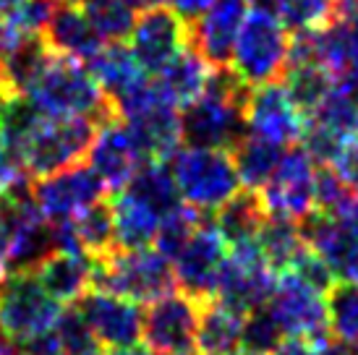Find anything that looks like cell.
<instances>
[{
  "mask_svg": "<svg viewBox=\"0 0 358 355\" xmlns=\"http://www.w3.org/2000/svg\"><path fill=\"white\" fill-rule=\"evenodd\" d=\"M299 227L303 243L327 261L338 282L358 285V217H327L311 212Z\"/></svg>",
  "mask_w": 358,
  "mask_h": 355,
  "instance_id": "18",
  "label": "cell"
},
{
  "mask_svg": "<svg viewBox=\"0 0 358 355\" xmlns=\"http://www.w3.org/2000/svg\"><path fill=\"white\" fill-rule=\"evenodd\" d=\"M317 60L335 81L358 73V16L332 19L324 29H317Z\"/></svg>",
  "mask_w": 358,
  "mask_h": 355,
  "instance_id": "26",
  "label": "cell"
},
{
  "mask_svg": "<svg viewBox=\"0 0 358 355\" xmlns=\"http://www.w3.org/2000/svg\"><path fill=\"white\" fill-rule=\"evenodd\" d=\"M63 306L48 296L34 272H13L0 282V335L13 350L58 324Z\"/></svg>",
  "mask_w": 358,
  "mask_h": 355,
  "instance_id": "7",
  "label": "cell"
},
{
  "mask_svg": "<svg viewBox=\"0 0 358 355\" xmlns=\"http://www.w3.org/2000/svg\"><path fill=\"white\" fill-rule=\"evenodd\" d=\"M230 154H233V162L238 170L241 186L246 191H262L269 183V178L275 175L285 149L272 144V141L246 133Z\"/></svg>",
  "mask_w": 358,
  "mask_h": 355,
  "instance_id": "30",
  "label": "cell"
},
{
  "mask_svg": "<svg viewBox=\"0 0 358 355\" xmlns=\"http://www.w3.org/2000/svg\"><path fill=\"white\" fill-rule=\"evenodd\" d=\"M42 40L55 55L73 58L79 63H90L105 45L97 29L92 27V21L87 19L79 0L60 3L58 8L52 10L50 21L42 31Z\"/></svg>",
  "mask_w": 358,
  "mask_h": 355,
  "instance_id": "21",
  "label": "cell"
},
{
  "mask_svg": "<svg viewBox=\"0 0 358 355\" xmlns=\"http://www.w3.org/2000/svg\"><path fill=\"white\" fill-rule=\"evenodd\" d=\"M102 42H126L136 24V8L129 0H79Z\"/></svg>",
  "mask_w": 358,
  "mask_h": 355,
  "instance_id": "37",
  "label": "cell"
},
{
  "mask_svg": "<svg viewBox=\"0 0 358 355\" xmlns=\"http://www.w3.org/2000/svg\"><path fill=\"white\" fill-rule=\"evenodd\" d=\"M0 355H16V350H13V345H10L6 337L0 335Z\"/></svg>",
  "mask_w": 358,
  "mask_h": 355,
  "instance_id": "56",
  "label": "cell"
},
{
  "mask_svg": "<svg viewBox=\"0 0 358 355\" xmlns=\"http://www.w3.org/2000/svg\"><path fill=\"white\" fill-rule=\"evenodd\" d=\"M144 162L147 157L123 120L110 115L97 123L92 147L87 152V165L97 173L108 191H123Z\"/></svg>",
  "mask_w": 358,
  "mask_h": 355,
  "instance_id": "17",
  "label": "cell"
},
{
  "mask_svg": "<svg viewBox=\"0 0 358 355\" xmlns=\"http://www.w3.org/2000/svg\"><path fill=\"white\" fill-rule=\"evenodd\" d=\"M97 131L92 118H48L42 115L21 149V165L29 178H48L84 162Z\"/></svg>",
  "mask_w": 358,
  "mask_h": 355,
  "instance_id": "8",
  "label": "cell"
},
{
  "mask_svg": "<svg viewBox=\"0 0 358 355\" xmlns=\"http://www.w3.org/2000/svg\"><path fill=\"white\" fill-rule=\"evenodd\" d=\"M134 8H141V10H147V8H157V6H162V3H168V0H129Z\"/></svg>",
  "mask_w": 358,
  "mask_h": 355,
  "instance_id": "54",
  "label": "cell"
},
{
  "mask_svg": "<svg viewBox=\"0 0 358 355\" xmlns=\"http://www.w3.org/2000/svg\"><path fill=\"white\" fill-rule=\"evenodd\" d=\"M327 168L335 170V173L358 194V136L348 138V141L340 147V152L335 154V159H332V165H327Z\"/></svg>",
  "mask_w": 358,
  "mask_h": 355,
  "instance_id": "46",
  "label": "cell"
},
{
  "mask_svg": "<svg viewBox=\"0 0 358 355\" xmlns=\"http://www.w3.org/2000/svg\"><path fill=\"white\" fill-rule=\"evenodd\" d=\"M170 170L176 178L180 201L199 209L204 215L217 212L220 207H225L230 198L243 191L233 154L225 149H178L170 157Z\"/></svg>",
  "mask_w": 358,
  "mask_h": 355,
  "instance_id": "6",
  "label": "cell"
},
{
  "mask_svg": "<svg viewBox=\"0 0 358 355\" xmlns=\"http://www.w3.org/2000/svg\"><path fill=\"white\" fill-rule=\"evenodd\" d=\"M306 115L288 94L285 84L272 81L249 89L246 94V133L272 141L282 149L296 147L303 138Z\"/></svg>",
  "mask_w": 358,
  "mask_h": 355,
  "instance_id": "15",
  "label": "cell"
},
{
  "mask_svg": "<svg viewBox=\"0 0 358 355\" xmlns=\"http://www.w3.org/2000/svg\"><path fill=\"white\" fill-rule=\"evenodd\" d=\"M267 308L278 319L285 337L306 340L311 345H319L324 337H329L324 293L306 285L293 272H280L278 275Z\"/></svg>",
  "mask_w": 358,
  "mask_h": 355,
  "instance_id": "11",
  "label": "cell"
},
{
  "mask_svg": "<svg viewBox=\"0 0 358 355\" xmlns=\"http://www.w3.org/2000/svg\"><path fill=\"white\" fill-rule=\"evenodd\" d=\"M290 42V31L275 13L251 6L236 37L228 68L246 89L280 81L288 68Z\"/></svg>",
  "mask_w": 358,
  "mask_h": 355,
  "instance_id": "5",
  "label": "cell"
},
{
  "mask_svg": "<svg viewBox=\"0 0 358 355\" xmlns=\"http://www.w3.org/2000/svg\"><path fill=\"white\" fill-rule=\"evenodd\" d=\"M58 3H76V0H58Z\"/></svg>",
  "mask_w": 358,
  "mask_h": 355,
  "instance_id": "57",
  "label": "cell"
},
{
  "mask_svg": "<svg viewBox=\"0 0 358 355\" xmlns=\"http://www.w3.org/2000/svg\"><path fill=\"white\" fill-rule=\"evenodd\" d=\"M257 246L264 261L280 275V272H288L293 266V261L301 256L306 243H303L299 222L285 217H267L257 233Z\"/></svg>",
  "mask_w": 358,
  "mask_h": 355,
  "instance_id": "32",
  "label": "cell"
},
{
  "mask_svg": "<svg viewBox=\"0 0 358 355\" xmlns=\"http://www.w3.org/2000/svg\"><path fill=\"white\" fill-rule=\"evenodd\" d=\"M204 212L189 207V204H178V207L168 212L165 217L159 219L157 236H155V248L162 256H168L170 261L178 256L180 248L189 243L194 233L199 230V225L204 222Z\"/></svg>",
  "mask_w": 358,
  "mask_h": 355,
  "instance_id": "39",
  "label": "cell"
},
{
  "mask_svg": "<svg viewBox=\"0 0 358 355\" xmlns=\"http://www.w3.org/2000/svg\"><path fill=\"white\" fill-rule=\"evenodd\" d=\"M191 45V24L168 6L136 13V24L129 34V48L144 71L159 73L180 50Z\"/></svg>",
  "mask_w": 358,
  "mask_h": 355,
  "instance_id": "16",
  "label": "cell"
},
{
  "mask_svg": "<svg viewBox=\"0 0 358 355\" xmlns=\"http://www.w3.org/2000/svg\"><path fill=\"white\" fill-rule=\"evenodd\" d=\"M115 355H155V353H152L147 345H139V342H136V345H129V347H120V350H115Z\"/></svg>",
  "mask_w": 358,
  "mask_h": 355,
  "instance_id": "53",
  "label": "cell"
},
{
  "mask_svg": "<svg viewBox=\"0 0 358 355\" xmlns=\"http://www.w3.org/2000/svg\"><path fill=\"white\" fill-rule=\"evenodd\" d=\"M8 99H10V94L6 92V87L0 84V129H3V118H6V108H8Z\"/></svg>",
  "mask_w": 358,
  "mask_h": 355,
  "instance_id": "55",
  "label": "cell"
},
{
  "mask_svg": "<svg viewBox=\"0 0 358 355\" xmlns=\"http://www.w3.org/2000/svg\"><path fill=\"white\" fill-rule=\"evenodd\" d=\"M58 0H19L3 16L10 37H42V31L50 21L52 10L58 8Z\"/></svg>",
  "mask_w": 358,
  "mask_h": 355,
  "instance_id": "42",
  "label": "cell"
},
{
  "mask_svg": "<svg viewBox=\"0 0 358 355\" xmlns=\"http://www.w3.org/2000/svg\"><path fill=\"white\" fill-rule=\"evenodd\" d=\"M123 191H129L131 196L144 201L147 207L157 212L159 217H165L178 204H183L178 186H176V178H173V170H170V165L159 162V159H147Z\"/></svg>",
  "mask_w": 358,
  "mask_h": 355,
  "instance_id": "31",
  "label": "cell"
},
{
  "mask_svg": "<svg viewBox=\"0 0 358 355\" xmlns=\"http://www.w3.org/2000/svg\"><path fill=\"white\" fill-rule=\"evenodd\" d=\"M314 212H322L327 217H358V194L327 165H319Z\"/></svg>",
  "mask_w": 358,
  "mask_h": 355,
  "instance_id": "38",
  "label": "cell"
},
{
  "mask_svg": "<svg viewBox=\"0 0 358 355\" xmlns=\"http://www.w3.org/2000/svg\"><path fill=\"white\" fill-rule=\"evenodd\" d=\"M249 89L230 68H215L207 92L180 113V131L189 147L233 152L246 136Z\"/></svg>",
  "mask_w": 358,
  "mask_h": 355,
  "instance_id": "1",
  "label": "cell"
},
{
  "mask_svg": "<svg viewBox=\"0 0 358 355\" xmlns=\"http://www.w3.org/2000/svg\"><path fill=\"white\" fill-rule=\"evenodd\" d=\"M52 332H55V337H58V342L66 355H92L100 350L97 340L92 335V329L87 326L84 316L79 314L76 306L63 308V314H60L58 324L52 326Z\"/></svg>",
  "mask_w": 358,
  "mask_h": 355,
  "instance_id": "43",
  "label": "cell"
},
{
  "mask_svg": "<svg viewBox=\"0 0 358 355\" xmlns=\"http://www.w3.org/2000/svg\"><path fill=\"white\" fill-rule=\"evenodd\" d=\"M10 45V34H8V27H6V21L0 19V63L6 58V50Z\"/></svg>",
  "mask_w": 358,
  "mask_h": 355,
  "instance_id": "52",
  "label": "cell"
},
{
  "mask_svg": "<svg viewBox=\"0 0 358 355\" xmlns=\"http://www.w3.org/2000/svg\"><path fill=\"white\" fill-rule=\"evenodd\" d=\"M170 8L178 13L180 19H186L189 24H194V21L199 19L201 13L212 6V0H168Z\"/></svg>",
  "mask_w": 358,
  "mask_h": 355,
  "instance_id": "48",
  "label": "cell"
},
{
  "mask_svg": "<svg viewBox=\"0 0 358 355\" xmlns=\"http://www.w3.org/2000/svg\"><path fill=\"white\" fill-rule=\"evenodd\" d=\"M8 248H10V204L0 198V282L8 277Z\"/></svg>",
  "mask_w": 358,
  "mask_h": 355,
  "instance_id": "47",
  "label": "cell"
},
{
  "mask_svg": "<svg viewBox=\"0 0 358 355\" xmlns=\"http://www.w3.org/2000/svg\"><path fill=\"white\" fill-rule=\"evenodd\" d=\"M306 120L319 126L322 131H327L329 136L340 138V141L358 136V105L338 81H335V89L327 94V99Z\"/></svg>",
  "mask_w": 358,
  "mask_h": 355,
  "instance_id": "35",
  "label": "cell"
},
{
  "mask_svg": "<svg viewBox=\"0 0 358 355\" xmlns=\"http://www.w3.org/2000/svg\"><path fill=\"white\" fill-rule=\"evenodd\" d=\"M319 355H358V342L338 340V337H324L317 345Z\"/></svg>",
  "mask_w": 358,
  "mask_h": 355,
  "instance_id": "49",
  "label": "cell"
},
{
  "mask_svg": "<svg viewBox=\"0 0 358 355\" xmlns=\"http://www.w3.org/2000/svg\"><path fill=\"white\" fill-rule=\"evenodd\" d=\"M201 306L183 293L152 300L144 311L141 337L155 355H191L196 350V326Z\"/></svg>",
  "mask_w": 358,
  "mask_h": 355,
  "instance_id": "13",
  "label": "cell"
},
{
  "mask_svg": "<svg viewBox=\"0 0 358 355\" xmlns=\"http://www.w3.org/2000/svg\"><path fill=\"white\" fill-rule=\"evenodd\" d=\"M319 165L303 147H290L280 159L275 175L259 194L267 217H285L301 222L314 212V186Z\"/></svg>",
  "mask_w": 358,
  "mask_h": 355,
  "instance_id": "10",
  "label": "cell"
},
{
  "mask_svg": "<svg viewBox=\"0 0 358 355\" xmlns=\"http://www.w3.org/2000/svg\"><path fill=\"white\" fill-rule=\"evenodd\" d=\"M243 319L246 314L220 300L204 303L199 311V326H196V350L201 355H236L241 350Z\"/></svg>",
  "mask_w": 358,
  "mask_h": 355,
  "instance_id": "25",
  "label": "cell"
},
{
  "mask_svg": "<svg viewBox=\"0 0 358 355\" xmlns=\"http://www.w3.org/2000/svg\"><path fill=\"white\" fill-rule=\"evenodd\" d=\"M282 84L301 113L308 118L335 89V76L319 63H290L282 73Z\"/></svg>",
  "mask_w": 358,
  "mask_h": 355,
  "instance_id": "33",
  "label": "cell"
},
{
  "mask_svg": "<svg viewBox=\"0 0 358 355\" xmlns=\"http://www.w3.org/2000/svg\"><path fill=\"white\" fill-rule=\"evenodd\" d=\"M76 238L81 243V251L92 259H100L115 248V225H113V209L105 201L92 204L81 215L71 219Z\"/></svg>",
  "mask_w": 358,
  "mask_h": 355,
  "instance_id": "36",
  "label": "cell"
},
{
  "mask_svg": "<svg viewBox=\"0 0 358 355\" xmlns=\"http://www.w3.org/2000/svg\"><path fill=\"white\" fill-rule=\"evenodd\" d=\"M288 272L301 277L306 285H311L314 290H319V293H327L329 287L338 282L335 275H332V269L327 266V261L319 256V254H314L308 246L301 251V256L293 261V266H290Z\"/></svg>",
  "mask_w": 358,
  "mask_h": 355,
  "instance_id": "44",
  "label": "cell"
},
{
  "mask_svg": "<svg viewBox=\"0 0 358 355\" xmlns=\"http://www.w3.org/2000/svg\"><path fill=\"white\" fill-rule=\"evenodd\" d=\"M215 227L220 230L222 240L230 246H238V243H249V240H257V233L262 222L267 219V212L259 201L257 191H241L238 196H233L225 204L215 212Z\"/></svg>",
  "mask_w": 358,
  "mask_h": 355,
  "instance_id": "29",
  "label": "cell"
},
{
  "mask_svg": "<svg viewBox=\"0 0 358 355\" xmlns=\"http://www.w3.org/2000/svg\"><path fill=\"white\" fill-rule=\"evenodd\" d=\"M92 355H105V353H100V350H97V353H92Z\"/></svg>",
  "mask_w": 358,
  "mask_h": 355,
  "instance_id": "58",
  "label": "cell"
},
{
  "mask_svg": "<svg viewBox=\"0 0 358 355\" xmlns=\"http://www.w3.org/2000/svg\"><path fill=\"white\" fill-rule=\"evenodd\" d=\"M249 8V0H212V6L191 24V45L215 68L230 66L233 45Z\"/></svg>",
  "mask_w": 358,
  "mask_h": 355,
  "instance_id": "20",
  "label": "cell"
},
{
  "mask_svg": "<svg viewBox=\"0 0 358 355\" xmlns=\"http://www.w3.org/2000/svg\"><path fill=\"white\" fill-rule=\"evenodd\" d=\"M105 183L90 165H71L48 178H40L31 186V201L48 222H66L90 209L97 201H105Z\"/></svg>",
  "mask_w": 358,
  "mask_h": 355,
  "instance_id": "14",
  "label": "cell"
},
{
  "mask_svg": "<svg viewBox=\"0 0 358 355\" xmlns=\"http://www.w3.org/2000/svg\"><path fill=\"white\" fill-rule=\"evenodd\" d=\"M76 308L84 316V321L92 329L100 347L120 350V347L136 345L141 340L144 314H141L139 303H134L129 298L90 290L76 303Z\"/></svg>",
  "mask_w": 358,
  "mask_h": 355,
  "instance_id": "19",
  "label": "cell"
},
{
  "mask_svg": "<svg viewBox=\"0 0 358 355\" xmlns=\"http://www.w3.org/2000/svg\"><path fill=\"white\" fill-rule=\"evenodd\" d=\"M251 6L275 13L293 34L324 29L335 16V0H251Z\"/></svg>",
  "mask_w": 358,
  "mask_h": 355,
  "instance_id": "34",
  "label": "cell"
},
{
  "mask_svg": "<svg viewBox=\"0 0 358 355\" xmlns=\"http://www.w3.org/2000/svg\"><path fill=\"white\" fill-rule=\"evenodd\" d=\"M87 68L92 71V76L108 94V99H115L144 79V68L126 42H105L100 52L87 63Z\"/></svg>",
  "mask_w": 358,
  "mask_h": 355,
  "instance_id": "28",
  "label": "cell"
},
{
  "mask_svg": "<svg viewBox=\"0 0 358 355\" xmlns=\"http://www.w3.org/2000/svg\"><path fill=\"white\" fill-rule=\"evenodd\" d=\"M278 282V272L264 261L257 240L230 246L228 256L222 261L217 280L215 300L236 308L241 314H251L267 306L269 296Z\"/></svg>",
  "mask_w": 358,
  "mask_h": 355,
  "instance_id": "9",
  "label": "cell"
},
{
  "mask_svg": "<svg viewBox=\"0 0 358 355\" xmlns=\"http://www.w3.org/2000/svg\"><path fill=\"white\" fill-rule=\"evenodd\" d=\"M338 84L348 92L350 97L356 99V105H358V73H350V76H345V79H340Z\"/></svg>",
  "mask_w": 358,
  "mask_h": 355,
  "instance_id": "51",
  "label": "cell"
},
{
  "mask_svg": "<svg viewBox=\"0 0 358 355\" xmlns=\"http://www.w3.org/2000/svg\"><path fill=\"white\" fill-rule=\"evenodd\" d=\"M285 332L280 329L278 319L272 316L267 306L257 308L243 319V332H241V355H272L282 345Z\"/></svg>",
  "mask_w": 358,
  "mask_h": 355,
  "instance_id": "41",
  "label": "cell"
},
{
  "mask_svg": "<svg viewBox=\"0 0 358 355\" xmlns=\"http://www.w3.org/2000/svg\"><path fill=\"white\" fill-rule=\"evenodd\" d=\"M272 355H319V350H317V345H311V342H306V340L288 337V340H282V345H280Z\"/></svg>",
  "mask_w": 358,
  "mask_h": 355,
  "instance_id": "50",
  "label": "cell"
},
{
  "mask_svg": "<svg viewBox=\"0 0 358 355\" xmlns=\"http://www.w3.org/2000/svg\"><path fill=\"white\" fill-rule=\"evenodd\" d=\"M24 97L48 118H92L102 123L113 115L108 94L92 71L79 60L55 52Z\"/></svg>",
  "mask_w": 358,
  "mask_h": 355,
  "instance_id": "2",
  "label": "cell"
},
{
  "mask_svg": "<svg viewBox=\"0 0 358 355\" xmlns=\"http://www.w3.org/2000/svg\"><path fill=\"white\" fill-rule=\"evenodd\" d=\"M52 58L42 37H10L6 58L0 63V84L10 97H24Z\"/></svg>",
  "mask_w": 358,
  "mask_h": 355,
  "instance_id": "24",
  "label": "cell"
},
{
  "mask_svg": "<svg viewBox=\"0 0 358 355\" xmlns=\"http://www.w3.org/2000/svg\"><path fill=\"white\" fill-rule=\"evenodd\" d=\"M225 256H228V243L222 240L220 230L215 227V219L207 215L194 238L180 248L178 256L173 259L176 287H180V293L196 300L199 306L215 300L220 269H222Z\"/></svg>",
  "mask_w": 358,
  "mask_h": 355,
  "instance_id": "12",
  "label": "cell"
},
{
  "mask_svg": "<svg viewBox=\"0 0 358 355\" xmlns=\"http://www.w3.org/2000/svg\"><path fill=\"white\" fill-rule=\"evenodd\" d=\"M92 290L129 298L134 303H152L176 290L173 261L157 248H113L94 259Z\"/></svg>",
  "mask_w": 358,
  "mask_h": 355,
  "instance_id": "4",
  "label": "cell"
},
{
  "mask_svg": "<svg viewBox=\"0 0 358 355\" xmlns=\"http://www.w3.org/2000/svg\"><path fill=\"white\" fill-rule=\"evenodd\" d=\"M113 225H115V248H147L155 243L159 227V215L144 201L131 196L129 191H118L113 198Z\"/></svg>",
  "mask_w": 358,
  "mask_h": 355,
  "instance_id": "27",
  "label": "cell"
},
{
  "mask_svg": "<svg viewBox=\"0 0 358 355\" xmlns=\"http://www.w3.org/2000/svg\"><path fill=\"white\" fill-rule=\"evenodd\" d=\"M212 73H215V66L204 60V55L194 45H189L159 71L155 81L162 89V94L178 110H183L207 92Z\"/></svg>",
  "mask_w": 358,
  "mask_h": 355,
  "instance_id": "23",
  "label": "cell"
},
{
  "mask_svg": "<svg viewBox=\"0 0 358 355\" xmlns=\"http://www.w3.org/2000/svg\"><path fill=\"white\" fill-rule=\"evenodd\" d=\"M94 259L87 254H52L37 266V280L60 306H76L92 290Z\"/></svg>",
  "mask_w": 358,
  "mask_h": 355,
  "instance_id": "22",
  "label": "cell"
},
{
  "mask_svg": "<svg viewBox=\"0 0 358 355\" xmlns=\"http://www.w3.org/2000/svg\"><path fill=\"white\" fill-rule=\"evenodd\" d=\"M29 186V175L21 168V162L13 157V152L6 147V141L0 136V198L10 196L13 191Z\"/></svg>",
  "mask_w": 358,
  "mask_h": 355,
  "instance_id": "45",
  "label": "cell"
},
{
  "mask_svg": "<svg viewBox=\"0 0 358 355\" xmlns=\"http://www.w3.org/2000/svg\"><path fill=\"white\" fill-rule=\"evenodd\" d=\"M327 300V324L332 337L358 342V285L335 282L324 293Z\"/></svg>",
  "mask_w": 358,
  "mask_h": 355,
  "instance_id": "40",
  "label": "cell"
},
{
  "mask_svg": "<svg viewBox=\"0 0 358 355\" xmlns=\"http://www.w3.org/2000/svg\"><path fill=\"white\" fill-rule=\"evenodd\" d=\"M110 108H113V115L131 129L147 159L168 162L178 152L183 141L180 113L162 94L157 81L141 79L123 94L110 99Z\"/></svg>",
  "mask_w": 358,
  "mask_h": 355,
  "instance_id": "3",
  "label": "cell"
}]
</instances>
